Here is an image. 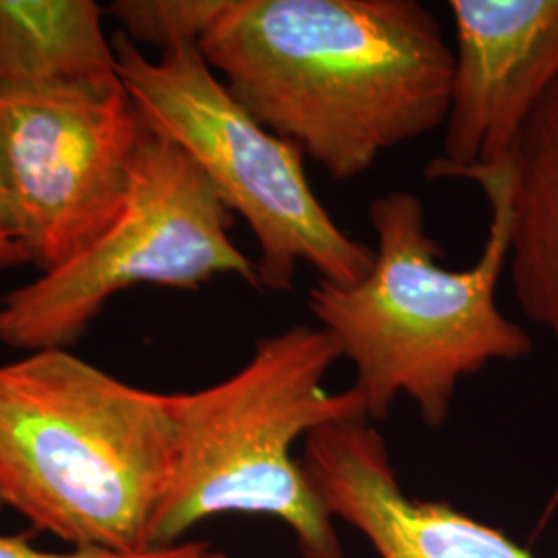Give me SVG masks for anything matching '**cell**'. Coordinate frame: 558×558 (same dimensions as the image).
<instances>
[{"label":"cell","instance_id":"cell-1","mask_svg":"<svg viewBox=\"0 0 558 558\" xmlns=\"http://www.w3.org/2000/svg\"><path fill=\"white\" fill-rule=\"evenodd\" d=\"M201 54L240 106L336 180L440 126L456 54L418 0H228Z\"/></svg>","mask_w":558,"mask_h":558},{"label":"cell","instance_id":"cell-2","mask_svg":"<svg viewBox=\"0 0 558 558\" xmlns=\"http://www.w3.org/2000/svg\"><path fill=\"white\" fill-rule=\"evenodd\" d=\"M490 203L484 251L468 269H445L426 234L422 201L396 191L373 201L377 246L364 278L339 286L319 279L308 308L354 366V389L371 422L410 399L428 428L451 418L459 383L493 362L525 359L530 333L499 308L497 290L509 259L511 182L507 161L472 174Z\"/></svg>","mask_w":558,"mask_h":558},{"label":"cell","instance_id":"cell-3","mask_svg":"<svg viewBox=\"0 0 558 558\" xmlns=\"http://www.w3.org/2000/svg\"><path fill=\"white\" fill-rule=\"evenodd\" d=\"M172 393L133 387L66 350L0 366V505L73 548L151 553L172 478Z\"/></svg>","mask_w":558,"mask_h":558},{"label":"cell","instance_id":"cell-4","mask_svg":"<svg viewBox=\"0 0 558 558\" xmlns=\"http://www.w3.org/2000/svg\"><path fill=\"white\" fill-rule=\"evenodd\" d=\"M339 359L320 327L294 325L260 338L228 379L172 393L177 456L151 523V550L177 546L205 519L246 513L288 525L302 558H345L336 521L294 453L300 439L329 422L368 418L354 387H325Z\"/></svg>","mask_w":558,"mask_h":558},{"label":"cell","instance_id":"cell-5","mask_svg":"<svg viewBox=\"0 0 558 558\" xmlns=\"http://www.w3.org/2000/svg\"><path fill=\"white\" fill-rule=\"evenodd\" d=\"M112 44L120 81L145 126L189 154L226 207L253 230L259 290H292L300 263L339 286L371 271L375 248L327 214L299 147L240 106L197 44H180L156 60L122 32Z\"/></svg>","mask_w":558,"mask_h":558},{"label":"cell","instance_id":"cell-6","mask_svg":"<svg viewBox=\"0 0 558 558\" xmlns=\"http://www.w3.org/2000/svg\"><path fill=\"white\" fill-rule=\"evenodd\" d=\"M232 211L177 143L147 129L129 195L77 257L0 300V343L64 350L122 290L156 283L195 290L216 276L259 288L257 263L230 239Z\"/></svg>","mask_w":558,"mask_h":558},{"label":"cell","instance_id":"cell-7","mask_svg":"<svg viewBox=\"0 0 558 558\" xmlns=\"http://www.w3.org/2000/svg\"><path fill=\"white\" fill-rule=\"evenodd\" d=\"M145 133L120 77L0 92V193L25 260L52 271L119 218Z\"/></svg>","mask_w":558,"mask_h":558},{"label":"cell","instance_id":"cell-8","mask_svg":"<svg viewBox=\"0 0 558 558\" xmlns=\"http://www.w3.org/2000/svg\"><path fill=\"white\" fill-rule=\"evenodd\" d=\"M456 62L442 154L428 179L509 161L523 124L558 85V0H451Z\"/></svg>","mask_w":558,"mask_h":558},{"label":"cell","instance_id":"cell-9","mask_svg":"<svg viewBox=\"0 0 558 558\" xmlns=\"http://www.w3.org/2000/svg\"><path fill=\"white\" fill-rule=\"evenodd\" d=\"M300 461L329 518L356 530L377 558H542L451 502L408 495L368 418L313 430Z\"/></svg>","mask_w":558,"mask_h":558},{"label":"cell","instance_id":"cell-10","mask_svg":"<svg viewBox=\"0 0 558 558\" xmlns=\"http://www.w3.org/2000/svg\"><path fill=\"white\" fill-rule=\"evenodd\" d=\"M507 168V276L523 317L558 350V85L523 124Z\"/></svg>","mask_w":558,"mask_h":558},{"label":"cell","instance_id":"cell-11","mask_svg":"<svg viewBox=\"0 0 558 558\" xmlns=\"http://www.w3.org/2000/svg\"><path fill=\"white\" fill-rule=\"evenodd\" d=\"M119 77L94 0H0V92Z\"/></svg>","mask_w":558,"mask_h":558},{"label":"cell","instance_id":"cell-12","mask_svg":"<svg viewBox=\"0 0 558 558\" xmlns=\"http://www.w3.org/2000/svg\"><path fill=\"white\" fill-rule=\"evenodd\" d=\"M228 0H119L108 13L131 41L170 50L180 44H199L218 21Z\"/></svg>","mask_w":558,"mask_h":558},{"label":"cell","instance_id":"cell-13","mask_svg":"<svg viewBox=\"0 0 558 558\" xmlns=\"http://www.w3.org/2000/svg\"><path fill=\"white\" fill-rule=\"evenodd\" d=\"M172 548L151 550L145 555H114V553L92 550V548H73L69 553H46V550L34 548L23 536L0 534V558H168Z\"/></svg>","mask_w":558,"mask_h":558},{"label":"cell","instance_id":"cell-14","mask_svg":"<svg viewBox=\"0 0 558 558\" xmlns=\"http://www.w3.org/2000/svg\"><path fill=\"white\" fill-rule=\"evenodd\" d=\"M23 260L25 257L21 253L15 232H13V223H11L7 205H4L2 193H0V265H17Z\"/></svg>","mask_w":558,"mask_h":558},{"label":"cell","instance_id":"cell-15","mask_svg":"<svg viewBox=\"0 0 558 558\" xmlns=\"http://www.w3.org/2000/svg\"><path fill=\"white\" fill-rule=\"evenodd\" d=\"M168 558H232L221 550L211 548L205 542H180Z\"/></svg>","mask_w":558,"mask_h":558}]
</instances>
